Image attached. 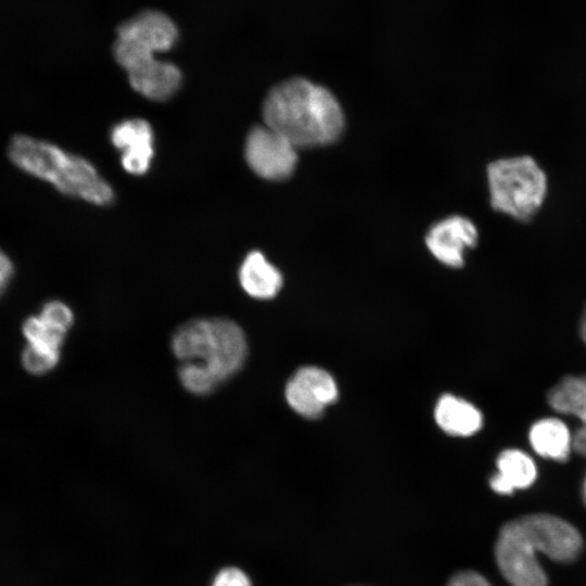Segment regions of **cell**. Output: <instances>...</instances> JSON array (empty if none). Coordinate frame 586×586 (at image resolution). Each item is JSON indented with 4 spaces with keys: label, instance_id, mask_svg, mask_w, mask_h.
<instances>
[{
    "label": "cell",
    "instance_id": "cell-5",
    "mask_svg": "<svg viewBox=\"0 0 586 586\" xmlns=\"http://www.w3.org/2000/svg\"><path fill=\"white\" fill-rule=\"evenodd\" d=\"M536 553L517 519L501 527L495 558L502 576L512 586H547V576Z\"/></svg>",
    "mask_w": 586,
    "mask_h": 586
},
{
    "label": "cell",
    "instance_id": "cell-23",
    "mask_svg": "<svg viewBox=\"0 0 586 586\" xmlns=\"http://www.w3.org/2000/svg\"><path fill=\"white\" fill-rule=\"evenodd\" d=\"M579 335L586 345V307L584 309V313L582 315L581 322H579Z\"/></svg>",
    "mask_w": 586,
    "mask_h": 586
},
{
    "label": "cell",
    "instance_id": "cell-7",
    "mask_svg": "<svg viewBox=\"0 0 586 586\" xmlns=\"http://www.w3.org/2000/svg\"><path fill=\"white\" fill-rule=\"evenodd\" d=\"M69 329V326L43 311L28 317L22 326L23 335L27 341L22 353L23 368L34 375L44 374L55 368Z\"/></svg>",
    "mask_w": 586,
    "mask_h": 586
},
{
    "label": "cell",
    "instance_id": "cell-19",
    "mask_svg": "<svg viewBox=\"0 0 586 586\" xmlns=\"http://www.w3.org/2000/svg\"><path fill=\"white\" fill-rule=\"evenodd\" d=\"M212 586H252L249 576L239 568L221 569L215 576Z\"/></svg>",
    "mask_w": 586,
    "mask_h": 586
},
{
    "label": "cell",
    "instance_id": "cell-11",
    "mask_svg": "<svg viewBox=\"0 0 586 586\" xmlns=\"http://www.w3.org/2000/svg\"><path fill=\"white\" fill-rule=\"evenodd\" d=\"M110 139L120 152V163L127 173L141 176L150 169L154 156V133L145 119L129 118L117 123L111 129Z\"/></svg>",
    "mask_w": 586,
    "mask_h": 586
},
{
    "label": "cell",
    "instance_id": "cell-17",
    "mask_svg": "<svg viewBox=\"0 0 586 586\" xmlns=\"http://www.w3.org/2000/svg\"><path fill=\"white\" fill-rule=\"evenodd\" d=\"M434 417L438 426L454 436H471L483 425L482 412L473 404L450 394L438 399Z\"/></svg>",
    "mask_w": 586,
    "mask_h": 586
},
{
    "label": "cell",
    "instance_id": "cell-3",
    "mask_svg": "<svg viewBox=\"0 0 586 586\" xmlns=\"http://www.w3.org/2000/svg\"><path fill=\"white\" fill-rule=\"evenodd\" d=\"M8 156L17 168L51 183L65 195L100 206L114 201L112 187L89 161L53 143L15 135Z\"/></svg>",
    "mask_w": 586,
    "mask_h": 586
},
{
    "label": "cell",
    "instance_id": "cell-6",
    "mask_svg": "<svg viewBox=\"0 0 586 586\" xmlns=\"http://www.w3.org/2000/svg\"><path fill=\"white\" fill-rule=\"evenodd\" d=\"M245 162L258 177L270 181L288 179L296 168L297 149L282 135L268 127H253L244 143Z\"/></svg>",
    "mask_w": 586,
    "mask_h": 586
},
{
    "label": "cell",
    "instance_id": "cell-9",
    "mask_svg": "<svg viewBox=\"0 0 586 586\" xmlns=\"http://www.w3.org/2000/svg\"><path fill=\"white\" fill-rule=\"evenodd\" d=\"M337 387L334 379L318 367L298 369L285 386V399L298 415L316 419L326 407L336 400Z\"/></svg>",
    "mask_w": 586,
    "mask_h": 586
},
{
    "label": "cell",
    "instance_id": "cell-22",
    "mask_svg": "<svg viewBox=\"0 0 586 586\" xmlns=\"http://www.w3.org/2000/svg\"><path fill=\"white\" fill-rule=\"evenodd\" d=\"M573 450L586 457V425H579L573 432Z\"/></svg>",
    "mask_w": 586,
    "mask_h": 586
},
{
    "label": "cell",
    "instance_id": "cell-2",
    "mask_svg": "<svg viewBox=\"0 0 586 586\" xmlns=\"http://www.w3.org/2000/svg\"><path fill=\"white\" fill-rule=\"evenodd\" d=\"M262 114L264 124L297 150L331 144L344 128V114L332 92L303 77L273 86L264 99Z\"/></svg>",
    "mask_w": 586,
    "mask_h": 586
},
{
    "label": "cell",
    "instance_id": "cell-20",
    "mask_svg": "<svg viewBox=\"0 0 586 586\" xmlns=\"http://www.w3.org/2000/svg\"><path fill=\"white\" fill-rule=\"evenodd\" d=\"M447 586H493L483 575L475 571H461L455 574Z\"/></svg>",
    "mask_w": 586,
    "mask_h": 586
},
{
    "label": "cell",
    "instance_id": "cell-15",
    "mask_svg": "<svg viewBox=\"0 0 586 586\" xmlns=\"http://www.w3.org/2000/svg\"><path fill=\"white\" fill-rule=\"evenodd\" d=\"M528 443L542 458L564 462L573 450V432L559 417H544L528 429Z\"/></svg>",
    "mask_w": 586,
    "mask_h": 586
},
{
    "label": "cell",
    "instance_id": "cell-16",
    "mask_svg": "<svg viewBox=\"0 0 586 586\" xmlns=\"http://www.w3.org/2000/svg\"><path fill=\"white\" fill-rule=\"evenodd\" d=\"M239 281L251 297L269 300L281 290V272L259 251L250 252L241 263Z\"/></svg>",
    "mask_w": 586,
    "mask_h": 586
},
{
    "label": "cell",
    "instance_id": "cell-12",
    "mask_svg": "<svg viewBox=\"0 0 586 586\" xmlns=\"http://www.w3.org/2000/svg\"><path fill=\"white\" fill-rule=\"evenodd\" d=\"M117 38L155 54L171 49L178 29L169 16L157 10H144L117 26Z\"/></svg>",
    "mask_w": 586,
    "mask_h": 586
},
{
    "label": "cell",
    "instance_id": "cell-18",
    "mask_svg": "<svg viewBox=\"0 0 586 586\" xmlns=\"http://www.w3.org/2000/svg\"><path fill=\"white\" fill-rule=\"evenodd\" d=\"M547 402L557 413L574 417L586 425V373L562 378L549 390Z\"/></svg>",
    "mask_w": 586,
    "mask_h": 586
},
{
    "label": "cell",
    "instance_id": "cell-14",
    "mask_svg": "<svg viewBox=\"0 0 586 586\" xmlns=\"http://www.w3.org/2000/svg\"><path fill=\"white\" fill-rule=\"evenodd\" d=\"M496 473L489 485L499 495L528 488L536 481L538 471L534 459L520 448H507L496 459Z\"/></svg>",
    "mask_w": 586,
    "mask_h": 586
},
{
    "label": "cell",
    "instance_id": "cell-21",
    "mask_svg": "<svg viewBox=\"0 0 586 586\" xmlns=\"http://www.w3.org/2000/svg\"><path fill=\"white\" fill-rule=\"evenodd\" d=\"M14 275V266L10 257L0 249V297L7 290Z\"/></svg>",
    "mask_w": 586,
    "mask_h": 586
},
{
    "label": "cell",
    "instance_id": "cell-13",
    "mask_svg": "<svg viewBox=\"0 0 586 586\" xmlns=\"http://www.w3.org/2000/svg\"><path fill=\"white\" fill-rule=\"evenodd\" d=\"M131 88L151 101H166L174 97L182 82L178 66L155 56L127 71Z\"/></svg>",
    "mask_w": 586,
    "mask_h": 586
},
{
    "label": "cell",
    "instance_id": "cell-4",
    "mask_svg": "<svg viewBox=\"0 0 586 586\" xmlns=\"http://www.w3.org/2000/svg\"><path fill=\"white\" fill-rule=\"evenodd\" d=\"M491 207L519 222L533 220L542 211L549 179L538 161L528 154L499 157L486 166Z\"/></svg>",
    "mask_w": 586,
    "mask_h": 586
},
{
    "label": "cell",
    "instance_id": "cell-24",
    "mask_svg": "<svg viewBox=\"0 0 586 586\" xmlns=\"http://www.w3.org/2000/svg\"><path fill=\"white\" fill-rule=\"evenodd\" d=\"M582 494H583L584 502L586 505V474H585V477H584V481H583Z\"/></svg>",
    "mask_w": 586,
    "mask_h": 586
},
{
    "label": "cell",
    "instance_id": "cell-1",
    "mask_svg": "<svg viewBox=\"0 0 586 586\" xmlns=\"http://www.w3.org/2000/svg\"><path fill=\"white\" fill-rule=\"evenodd\" d=\"M171 349L181 361V385L191 394L207 395L243 367L247 342L241 327L228 318H198L175 331Z\"/></svg>",
    "mask_w": 586,
    "mask_h": 586
},
{
    "label": "cell",
    "instance_id": "cell-10",
    "mask_svg": "<svg viewBox=\"0 0 586 586\" xmlns=\"http://www.w3.org/2000/svg\"><path fill=\"white\" fill-rule=\"evenodd\" d=\"M477 241V227L470 218L461 215H451L437 221L425 237L432 255L442 264L454 268L463 265L466 252L475 247Z\"/></svg>",
    "mask_w": 586,
    "mask_h": 586
},
{
    "label": "cell",
    "instance_id": "cell-8",
    "mask_svg": "<svg viewBox=\"0 0 586 586\" xmlns=\"http://www.w3.org/2000/svg\"><path fill=\"white\" fill-rule=\"evenodd\" d=\"M517 521L536 551L555 561L570 562L582 550L583 542L578 531L561 518L535 513Z\"/></svg>",
    "mask_w": 586,
    "mask_h": 586
}]
</instances>
